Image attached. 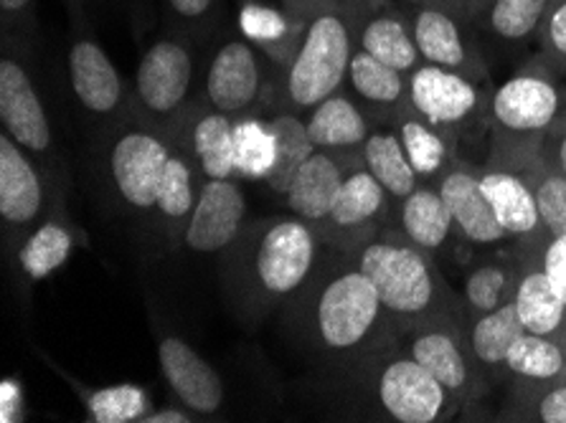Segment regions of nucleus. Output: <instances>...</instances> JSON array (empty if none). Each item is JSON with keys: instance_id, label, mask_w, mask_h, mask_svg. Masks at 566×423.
Segmentation results:
<instances>
[{"instance_id": "obj_1", "label": "nucleus", "mask_w": 566, "mask_h": 423, "mask_svg": "<svg viewBox=\"0 0 566 423\" xmlns=\"http://www.w3.org/2000/svg\"><path fill=\"white\" fill-rule=\"evenodd\" d=\"M354 31L340 8H317L305 23L285 74V92L297 112L315 109L346 82Z\"/></svg>"}, {"instance_id": "obj_2", "label": "nucleus", "mask_w": 566, "mask_h": 423, "mask_svg": "<svg viewBox=\"0 0 566 423\" xmlns=\"http://www.w3.org/2000/svg\"><path fill=\"white\" fill-rule=\"evenodd\" d=\"M358 269L379 292L381 307L394 317H419L437 302V279L419 246L374 241L358 252Z\"/></svg>"}, {"instance_id": "obj_3", "label": "nucleus", "mask_w": 566, "mask_h": 423, "mask_svg": "<svg viewBox=\"0 0 566 423\" xmlns=\"http://www.w3.org/2000/svg\"><path fill=\"white\" fill-rule=\"evenodd\" d=\"M315 236L303 219H280L252 244L250 284L264 299H285L311 279Z\"/></svg>"}, {"instance_id": "obj_4", "label": "nucleus", "mask_w": 566, "mask_h": 423, "mask_svg": "<svg viewBox=\"0 0 566 423\" xmlns=\"http://www.w3.org/2000/svg\"><path fill=\"white\" fill-rule=\"evenodd\" d=\"M379 292L358 269H343L323 284L315 302V332L325 350L350 352L364 345L381 317Z\"/></svg>"}, {"instance_id": "obj_5", "label": "nucleus", "mask_w": 566, "mask_h": 423, "mask_svg": "<svg viewBox=\"0 0 566 423\" xmlns=\"http://www.w3.org/2000/svg\"><path fill=\"white\" fill-rule=\"evenodd\" d=\"M193 84V54L184 39H158L145 51L135 74V94L150 115H170Z\"/></svg>"}, {"instance_id": "obj_6", "label": "nucleus", "mask_w": 566, "mask_h": 423, "mask_svg": "<svg viewBox=\"0 0 566 423\" xmlns=\"http://www.w3.org/2000/svg\"><path fill=\"white\" fill-rule=\"evenodd\" d=\"M0 123L23 150L49 152L51 125L29 68L19 56L6 54L0 62Z\"/></svg>"}, {"instance_id": "obj_7", "label": "nucleus", "mask_w": 566, "mask_h": 423, "mask_svg": "<svg viewBox=\"0 0 566 423\" xmlns=\"http://www.w3.org/2000/svg\"><path fill=\"white\" fill-rule=\"evenodd\" d=\"M170 152L156 135L145 129H133L119 137L109 152V172L119 195L135 209L158 205L160 180L166 172Z\"/></svg>"}, {"instance_id": "obj_8", "label": "nucleus", "mask_w": 566, "mask_h": 423, "mask_svg": "<svg viewBox=\"0 0 566 423\" xmlns=\"http://www.w3.org/2000/svg\"><path fill=\"white\" fill-rule=\"evenodd\" d=\"M262 92V62L247 39H229L206 68V99L221 115L250 109Z\"/></svg>"}, {"instance_id": "obj_9", "label": "nucleus", "mask_w": 566, "mask_h": 423, "mask_svg": "<svg viewBox=\"0 0 566 423\" xmlns=\"http://www.w3.org/2000/svg\"><path fill=\"white\" fill-rule=\"evenodd\" d=\"M247 201L231 178L206 180L186 226V244L199 254L224 252L242 233Z\"/></svg>"}, {"instance_id": "obj_10", "label": "nucleus", "mask_w": 566, "mask_h": 423, "mask_svg": "<svg viewBox=\"0 0 566 423\" xmlns=\"http://www.w3.org/2000/svg\"><path fill=\"white\" fill-rule=\"evenodd\" d=\"M379 401L394 421L432 423L442 416L448 391L415 358H399L379 376Z\"/></svg>"}, {"instance_id": "obj_11", "label": "nucleus", "mask_w": 566, "mask_h": 423, "mask_svg": "<svg viewBox=\"0 0 566 423\" xmlns=\"http://www.w3.org/2000/svg\"><path fill=\"white\" fill-rule=\"evenodd\" d=\"M163 376L188 411L213 416L224 403V381L191 345L181 338H163L158 345Z\"/></svg>"}, {"instance_id": "obj_12", "label": "nucleus", "mask_w": 566, "mask_h": 423, "mask_svg": "<svg viewBox=\"0 0 566 423\" xmlns=\"http://www.w3.org/2000/svg\"><path fill=\"white\" fill-rule=\"evenodd\" d=\"M66 72L74 97L92 115H109L125 97L123 76L97 39H72L66 51Z\"/></svg>"}, {"instance_id": "obj_13", "label": "nucleus", "mask_w": 566, "mask_h": 423, "mask_svg": "<svg viewBox=\"0 0 566 423\" xmlns=\"http://www.w3.org/2000/svg\"><path fill=\"white\" fill-rule=\"evenodd\" d=\"M409 99L427 125L462 123L478 107V89L454 68L419 64L409 74Z\"/></svg>"}, {"instance_id": "obj_14", "label": "nucleus", "mask_w": 566, "mask_h": 423, "mask_svg": "<svg viewBox=\"0 0 566 423\" xmlns=\"http://www.w3.org/2000/svg\"><path fill=\"white\" fill-rule=\"evenodd\" d=\"M559 89L542 74H516L493 94V117L518 135L542 133L559 112Z\"/></svg>"}, {"instance_id": "obj_15", "label": "nucleus", "mask_w": 566, "mask_h": 423, "mask_svg": "<svg viewBox=\"0 0 566 423\" xmlns=\"http://www.w3.org/2000/svg\"><path fill=\"white\" fill-rule=\"evenodd\" d=\"M44 205L39 170L11 135H0V215L8 226H29Z\"/></svg>"}, {"instance_id": "obj_16", "label": "nucleus", "mask_w": 566, "mask_h": 423, "mask_svg": "<svg viewBox=\"0 0 566 423\" xmlns=\"http://www.w3.org/2000/svg\"><path fill=\"white\" fill-rule=\"evenodd\" d=\"M440 193L452 213L454 226L475 244H495L509 236L501 221L495 219L493 205L488 201L480 178L470 170H452L444 176Z\"/></svg>"}, {"instance_id": "obj_17", "label": "nucleus", "mask_w": 566, "mask_h": 423, "mask_svg": "<svg viewBox=\"0 0 566 423\" xmlns=\"http://www.w3.org/2000/svg\"><path fill=\"white\" fill-rule=\"evenodd\" d=\"M343 180H346V176H343L338 162L317 148L311 158L295 170L293 180H290L285 191L290 211H293L297 219L311 223L328 221Z\"/></svg>"}, {"instance_id": "obj_18", "label": "nucleus", "mask_w": 566, "mask_h": 423, "mask_svg": "<svg viewBox=\"0 0 566 423\" xmlns=\"http://www.w3.org/2000/svg\"><path fill=\"white\" fill-rule=\"evenodd\" d=\"M411 36H415L419 56L427 64L460 72L470 62V51L460 23L442 6L427 3L417 8L415 19H411Z\"/></svg>"}, {"instance_id": "obj_19", "label": "nucleus", "mask_w": 566, "mask_h": 423, "mask_svg": "<svg viewBox=\"0 0 566 423\" xmlns=\"http://www.w3.org/2000/svg\"><path fill=\"white\" fill-rule=\"evenodd\" d=\"M480 188L493 205L495 219L501 221L505 233L513 236H531L542 226V215L536 209L534 191L526 180L505 170H491L480 178Z\"/></svg>"}, {"instance_id": "obj_20", "label": "nucleus", "mask_w": 566, "mask_h": 423, "mask_svg": "<svg viewBox=\"0 0 566 423\" xmlns=\"http://www.w3.org/2000/svg\"><path fill=\"white\" fill-rule=\"evenodd\" d=\"M307 135L315 148L333 150V148H356L364 145L368 137L366 119L354 102L343 94H331L321 105L311 109L307 117Z\"/></svg>"}, {"instance_id": "obj_21", "label": "nucleus", "mask_w": 566, "mask_h": 423, "mask_svg": "<svg viewBox=\"0 0 566 423\" xmlns=\"http://www.w3.org/2000/svg\"><path fill=\"white\" fill-rule=\"evenodd\" d=\"M356 49L379 59L386 66L397 68L401 74H411L419 66V51L409 25L397 15L379 13L371 15L356 36Z\"/></svg>"}, {"instance_id": "obj_22", "label": "nucleus", "mask_w": 566, "mask_h": 423, "mask_svg": "<svg viewBox=\"0 0 566 423\" xmlns=\"http://www.w3.org/2000/svg\"><path fill=\"white\" fill-rule=\"evenodd\" d=\"M513 305H516V313L526 332L546 335V338L559 332L566 319V302L552 282V276L544 269L528 272L523 276L516 287V295H513Z\"/></svg>"}, {"instance_id": "obj_23", "label": "nucleus", "mask_w": 566, "mask_h": 423, "mask_svg": "<svg viewBox=\"0 0 566 423\" xmlns=\"http://www.w3.org/2000/svg\"><path fill=\"white\" fill-rule=\"evenodd\" d=\"M401 226H405L411 244L424 248V252H434L448 241L454 221L440 191L417 188L401 205Z\"/></svg>"}, {"instance_id": "obj_24", "label": "nucleus", "mask_w": 566, "mask_h": 423, "mask_svg": "<svg viewBox=\"0 0 566 423\" xmlns=\"http://www.w3.org/2000/svg\"><path fill=\"white\" fill-rule=\"evenodd\" d=\"M366 170L379 180L384 191L405 201L417 191V170L411 168L401 137L394 133H371L364 142Z\"/></svg>"}, {"instance_id": "obj_25", "label": "nucleus", "mask_w": 566, "mask_h": 423, "mask_svg": "<svg viewBox=\"0 0 566 423\" xmlns=\"http://www.w3.org/2000/svg\"><path fill=\"white\" fill-rule=\"evenodd\" d=\"M411 358L437 378L448 393H462L470 381L468 360L448 330L419 332L411 340Z\"/></svg>"}, {"instance_id": "obj_26", "label": "nucleus", "mask_w": 566, "mask_h": 423, "mask_svg": "<svg viewBox=\"0 0 566 423\" xmlns=\"http://www.w3.org/2000/svg\"><path fill=\"white\" fill-rule=\"evenodd\" d=\"M193 150L199 158L206 178L221 180L231 178L237 172V142H234V125L229 123L227 115L213 112L199 119L193 127Z\"/></svg>"}, {"instance_id": "obj_27", "label": "nucleus", "mask_w": 566, "mask_h": 423, "mask_svg": "<svg viewBox=\"0 0 566 423\" xmlns=\"http://www.w3.org/2000/svg\"><path fill=\"white\" fill-rule=\"evenodd\" d=\"M72 246L74 239L64 223H41L19 248V264L23 274L33 282L46 279V276H51L56 269H62L69 254H72Z\"/></svg>"}, {"instance_id": "obj_28", "label": "nucleus", "mask_w": 566, "mask_h": 423, "mask_svg": "<svg viewBox=\"0 0 566 423\" xmlns=\"http://www.w3.org/2000/svg\"><path fill=\"white\" fill-rule=\"evenodd\" d=\"M384 186L368 170H354L343 180L336 203L331 209V219L338 229H356L371 221L384 209Z\"/></svg>"}, {"instance_id": "obj_29", "label": "nucleus", "mask_w": 566, "mask_h": 423, "mask_svg": "<svg viewBox=\"0 0 566 423\" xmlns=\"http://www.w3.org/2000/svg\"><path fill=\"white\" fill-rule=\"evenodd\" d=\"M523 332H526V327H523L516 305L511 299L478 319L473 335H470V348H473L475 358L485 362V366H501V362H505V356H509L511 345Z\"/></svg>"}, {"instance_id": "obj_30", "label": "nucleus", "mask_w": 566, "mask_h": 423, "mask_svg": "<svg viewBox=\"0 0 566 423\" xmlns=\"http://www.w3.org/2000/svg\"><path fill=\"white\" fill-rule=\"evenodd\" d=\"M346 82L350 84L358 97L371 102V105H397V102L405 97V74L397 72V68L386 66L379 59H374L366 51L356 49L354 56H350L348 76Z\"/></svg>"}, {"instance_id": "obj_31", "label": "nucleus", "mask_w": 566, "mask_h": 423, "mask_svg": "<svg viewBox=\"0 0 566 423\" xmlns=\"http://www.w3.org/2000/svg\"><path fill=\"white\" fill-rule=\"evenodd\" d=\"M270 125L274 129V137H277V162H274V170L270 172L268 183L274 191L285 195L295 170L303 166L317 148L313 145L311 135H307V123L295 117L293 112L277 115Z\"/></svg>"}, {"instance_id": "obj_32", "label": "nucleus", "mask_w": 566, "mask_h": 423, "mask_svg": "<svg viewBox=\"0 0 566 423\" xmlns=\"http://www.w3.org/2000/svg\"><path fill=\"white\" fill-rule=\"evenodd\" d=\"M237 172L252 180H268L277 162V137L268 123L242 119L234 125Z\"/></svg>"}, {"instance_id": "obj_33", "label": "nucleus", "mask_w": 566, "mask_h": 423, "mask_svg": "<svg viewBox=\"0 0 566 423\" xmlns=\"http://www.w3.org/2000/svg\"><path fill=\"white\" fill-rule=\"evenodd\" d=\"M505 366L516 376L528 378V381H552V378L564 373L566 358L559 345L548 340L546 335L523 332L511 345L509 356H505Z\"/></svg>"}, {"instance_id": "obj_34", "label": "nucleus", "mask_w": 566, "mask_h": 423, "mask_svg": "<svg viewBox=\"0 0 566 423\" xmlns=\"http://www.w3.org/2000/svg\"><path fill=\"white\" fill-rule=\"evenodd\" d=\"M552 0H493L488 8V25L501 41H526L542 29Z\"/></svg>"}, {"instance_id": "obj_35", "label": "nucleus", "mask_w": 566, "mask_h": 423, "mask_svg": "<svg viewBox=\"0 0 566 423\" xmlns=\"http://www.w3.org/2000/svg\"><path fill=\"white\" fill-rule=\"evenodd\" d=\"M90 421L130 423L148 416V395L137 385H109L94 391L87 401Z\"/></svg>"}, {"instance_id": "obj_36", "label": "nucleus", "mask_w": 566, "mask_h": 423, "mask_svg": "<svg viewBox=\"0 0 566 423\" xmlns=\"http://www.w3.org/2000/svg\"><path fill=\"white\" fill-rule=\"evenodd\" d=\"M401 145H405L407 158L411 168L417 170V176H434L448 160V145H444L442 135H437L432 125H427L424 119H419V123L407 119L401 125Z\"/></svg>"}, {"instance_id": "obj_37", "label": "nucleus", "mask_w": 566, "mask_h": 423, "mask_svg": "<svg viewBox=\"0 0 566 423\" xmlns=\"http://www.w3.org/2000/svg\"><path fill=\"white\" fill-rule=\"evenodd\" d=\"M196 205L193 183H191V170L186 162L176 155H170L166 162V172L160 180V193H158V209L168 215V219L181 221L186 215H191Z\"/></svg>"}, {"instance_id": "obj_38", "label": "nucleus", "mask_w": 566, "mask_h": 423, "mask_svg": "<svg viewBox=\"0 0 566 423\" xmlns=\"http://www.w3.org/2000/svg\"><path fill=\"white\" fill-rule=\"evenodd\" d=\"M536 198V209L542 215V226L552 236H564L566 233V178L564 172H544L542 178L531 186Z\"/></svg>"}, {"instance_id": "obj_39", "label": "nucleus", "mask_w": 566, "mask_h": 423, "mask_svg": "<svg viewBox=\"0 0 566 423\" xmlns=\"http://www.w3.org/2000/svg\"><path fill=\"white\" fill-rule=\"evenodd\" d=\"M505 292H509V272L501 266H480L465 284V297L475 313L485 315L505 305Z\"/></svg>"}, {"instance_id": "obj_40", "label": "nucleus", "mask_w": 566, "mask_h": 423, "mask_svg": "<svg viewBox=\"0 0 566 423\" xmlns=\"http://www.w3.org/2000/svg\"><path fill=\"white\" fill-rule=\"evenodd\" d=\"M213 8H217V0H166L168 19L186 31L203 29L211 21Z\"/></svg>"}, {"instance_id": "obj_41", "label": "nucleus", "mask_w": 566, "mask_h": 423, "mask_svg": "<svg viewBox=\"0 0 566 423\" xmlns=\"http://www.w3.org/2000/svg\"><path fill=\"white\" fill-rule=\"evenodd\" d=\"M544 41L556 59L566 62V0L552 3V11L544 21Z\"/></svg>"}, {"instance_id": "obj_42", "label": "nucleus", "mask_w": 566, "mask_h": 423, "mask_svg": "<svg viewBox=\"0 0 566 423\" xmlns=\"http://www.w3.org/2000/svg\"><path fill=\"white\" fill-rule=\"evenodd\" d=\"M242 25L247 33H254V36H280L285 31L282 19L270 8H244Z\"/></svg>"}, {"instance_id": "obj_43", "label": "nucleus", "mask_w": 566, "mask_h": 423, "mask_svg": "<svg viewBox=\"0 0 566 423\" xmlns=\"http://www.w3.org/2000/svg\"><path fill=\"white\" fill-rule=\"evenodd\" d=\"M542 269L552 276V282L556 284V289L562 292V297L566 302V233L564 236H554L552 244L546 246Z\"/></svg>"}, {"instance_id": "obj_44", "label": "nucleus", "mask_w": 566, "mask_h": 423, "mask_svg": "<svg viewBox=\"0 0 566 423\" xmlns=\"http://www.w3.org/2000/svg\"><path fill=\"white\" fill-rule=\"evenodd\" d=\"M536 419L544 423H566V385H556L538 399Z\"/></svg>"}, {"instance_id": "obj_45", "label": "nucleus", "mask_w": 566, "mask_h": 423, "mask_svg": "<svg viewBox=\"0 0 566 423\" xmlns=\"http://www.w3.org/2000/svg\"><path fill=\"white\" fill-rule=\"evenodd\" d=\"M0 421L3 423H13V421H21V405H23V399H21V385L15 381H6L0 383Z\"/></svg>"}, {"instance_id": "obj_46", "label": "nucleus", "mask_w": 566, "mask_h": 423, "mask_svg": "<svg viewBox=\"0 0 566 423\" xmlns=\"http://www.w3.org/2000/svg\"><path fill=\"white\" fill-rule=\"evenodd\" d=\"M193 411H178V409H163L156 413H148L143 421L145 423H191Z\"/></svg>"}, {"instance_id": "obj_47", "label": "nucleus", "mask_w": 566, "mask_h": 423, "mask_svg": "<svg viewBox=\"0 0 566 423\" xmlns=\"http://www.w3.org/2000/svg\"><path fill=\"white\" fill-rule=\"evenodd\" d=\"M33 0H0V11H3L6 21H19L29 15Z\"/></svg>"}, {"instance_id": "obj_48", "label": "nucleus", "mask_w": 566, "mask_h": 423, "mask_svg": "<svg viewBox=\"0 0 566 423\" xmlns=\"http://www.w3.org/2000/svg\"><path fill=\"white\" fill-rule=\"evenodd\" d=\"M556 162H559V170L564 172V178H566V135L562 137L559 148H556Z\"/></svg>"}, {"instance_id": "obj_49", "label": "nucleus", "mask_w": 566, "mask_h": 423, "mask_svg": "<svg viewBox=\"0 0 566 423\" xmlns=\"http://www.w3.org/2000/svg\"><path fill=\"white\" fill-rule=\"evenodd\" d=\"M473 3H480V6H483V3H488V6H491V3H493V0H473Z\"/></svg>"}, {"instance_id": "obj_50", "label": "nucleus", "mask_w": 566, "mask_h": 423, "mask_svg": "<svg viewBox=\"0 0 566 423\" xmlns=\"http://www.w3.org/2000/svg\"><path fill=\"white\" fill-rule=\"evenodd\" d=\"M552 3H554V0H552Z\"/></svg>"}]
</instances>
